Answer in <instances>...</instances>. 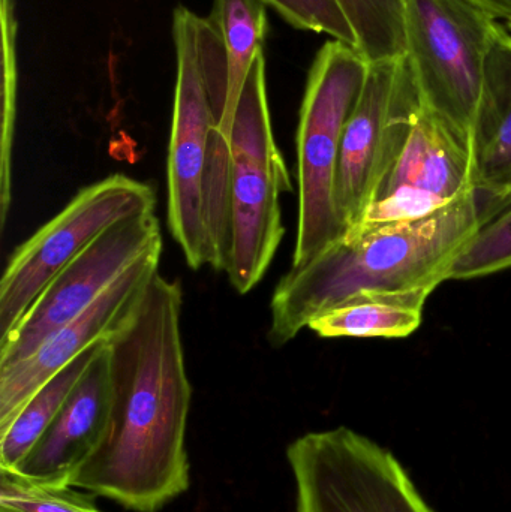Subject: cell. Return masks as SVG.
<instances>
[{
    "mask_svg": "<svg viewBox=\"0 0 511 512\" xmlns=\"http://www.w3.org/2000/svg\"><path fill=\"white\" fill-rule=\"evenodd\" d=\"M155 209L153 186L125 174L81 189L9 258L0 280V340L20 324L48 283L102 233Z\"/></svg>",
    "mask_w": 511,
    "mask_h": 512,
    "instance_id": "ba28073f",
    "label": "cell"
},
{
    "mask_svg": "<svg viewBox=\"0 0 511 512\" xmlns=\"http://www.w3.org/2000/svg\"><path fill=\"white\" fill-rule=\"evenodd\" d=\"M504 26H506L507 30H509V32L511 33V20L507 21V23H504Z\"/></svg>",
    "mask_w": 511,
    "mask_h": 512,
    "instance_id": "484cf974",
    "label": "cell"
},
{
    "mask_svg": "<svg viewBox=\"0 0 511 512\" xmlns=\"http://www.w3.org/2000/svg\"><path fill=\"white\" fill-rule=\"evenodd\" d=\"M108 342L101 346L44 435L11 472L35 483L71 486L72 478L93 456L107 429L111 400Z\"/></svg>",
    "mask_w": 511,
    "mask_h": 512,
    "instance_id": "7c38bea8",
    "label": "cell"
},
{
    "mask_svg": "<svg viewBox=\"0 0 511 512\" xmlns=\"http://www.w3.org/2000/svg\"><path fill=\"white\" fill-rule=\"evenodd\" d=\"M434 286L353 295L312 319L308 328L320 337H408L420 327Z\"/></svg>",
    "mask_w": 511,
    "mask_h": 512,
    "instance_id": "9a60e30c",
    "label": "cell"
},
{
    "mask_svg": "<svg viewBox=\"0 0 511 512\" xmlns=\"http://www.w3.org/2000/svg\"><path fill=\"white\" fill-rule=\"evenodd\" d=\"M176 89L167 164V219L171 236L192 270L215 264L206 215V179L215 111L224 113L225 56L210 18L186 6L173 12Z\"/></svg>",
    "mask_w": 511,
    "mask_h": 512,
    "instance_id": "3957f363",
    "label": "cell"
},
{
    "mask_svg": "<svg viewBox=\"0 0 511 512\" xmlns=\"http://www.w3.org/2000/svg\"><path fill=\"white\" fill-rule=\"evenodd\" d=\"M476 177L474 141L420 104L387 162L374 201L399 188L453 201L477 191Z\"/></svg>",
    "mask_w": 511,
    "mask_h": 512,
    "instance_id": "4fadbf2b",
    "label": "cell"
},
{
    "mask_svg": "<svg viewBox=\"0 0 511 512\" xmlns=\"http://www.w3.org/2000/svg\"><path fill=\"white\" fill-rule=\"evenodd\" d=\"M456 200V198H455ZM452 201L431 192L414 188H399L375 200L366 209L365 215L350 231L368 230L383 225L401 224L426 218L446 207ZM347 231V233H350ZM345 233V234H347Z\"/></svg>",
    "mask_w": 511,
    "mask_h": 512,
    "instance_id": "7402d4cb",
    "label": "cell"
},
{
    "mask_svg": "<svg viewBox=\"0 0 511 512\" xmlns=\"http://www.w3.org/2000/svg\"><path fill=\"white\" fill-rule=\"evenodd\" d=\"M368 71L363 54L338 39L320 48L309 69L296 138L299 218L293 268L345 234L336 206L339 152Z\"/></svg>",
    "mask_w": 511,
    "mask_h": 512,
    "instance_id": "277c9868",
    "label": "cell"
},
{
    "mask_svg": "<svg viewBox=\"0 0 511 512\" xmlns=\"http://www.w3.org/2000/svg\"><path fill=\"white\" fill-rule=\"evenodd\" d=\"M263 0H215L210 21L221 36L225 56V108L218 132L230 143L243 87L258 54L263 53L267 14Z\"/></svg>",
    "mask_w": 511,
    "mask_h": 512,
    "instance_id": "2e32d148",
    "label": "cell"
},
{
    "mask_svg": "<svg viewBox=\"0 0 511 512\" xmlns=\"http://www.w3.org/2000/svg\"><path fill=\"white\" fill-rule=\"evenodd\" d=\"M473 2L491 12L501 23L511 20V0H473Z\"/></svg>",
    "mask_w": 511,
    "mask_h": 512,
    "instance_id": "cb8c5ba5",
    "label": "cell"
},
{
    "mask_svg": "<svg viewBox=\"0 0 511 512\" xmlns=\"http://www.w3.org/2000/svg\"><path fill=\"white\" fill-rule=\"evenodd\" d=\"M228 146L230 242L225 271L233 288L243 295L261 282L278 252L285 234L281 198L293 191L273 135L264 51L243 87Z\"/></svg>",
    "mask_w": 511,
    "mask_h": 512,
    "instance_id": "5b68a950",
    "label": "cell"
},
{
    "mask_svg": "<svg viewBox=\"0 0 511 512\" xmlns=\"http://www.w3.org/2000/svg\"><path fill=\"white\" fill-rule=\"evenodd\" d=\"M74 486L35 483L0 469V512H102Z\"/></svg>",
    "mask_w": 511,
    "mask_h": 512,
    "instance_id": "44dd1931",
    "label": "cell"
},
{
    "mask_svg": "<svg viewBox=\"0 0 511 512\" xmlns=\"http://www.w3.org/2000/svg\"><path fill=\"white\" fill-rule=\"evenodd\" d=\"M420 98L407 54L369 63L359 101L345 125L336 206L345 233L359 224Z\"/></svg>",
    "mask_w": 511,
    "mask_h": 512,
    "instance_id": "9c48e42d",
    "label": "cell"
},
{
    "mask_svg": "<svg viewBox=\"0 0 511 512\" xmlns=\"http://www.w3.org/2000/svg\"><path fill=\"white\" fill-rule=\"evenodd\" d=\"M161 248V224L155 212L108 228L48 283L20 324L0 340V369L32 355L89 309L141 256Z\"/></svg>",
    "mask_w": 511,
    "mask_h": 512,
    "instance_id": "30bf717a",
    "label": "cell"
},
{
    "mask_svg": "<svg viewBox=\"0 0 511 512\" xmlns=\"http://www.w3.org/2000/svg\"><path fill=\"white\" fill-rule=\"evenodd\" d=\"M511 268V201L480 225L447 280H468Z\"/></svg>",
    "mask_w": 511,
    "mask_h": 512,
    "instance_id": "ffe728a7",
    "label": "cell"
},
{
    "mask_svg": "<svg viewBox=\"0 0 511 512\" xmlns=\"http://www.w3.org/2000/svg\"><path fill=\"white\" fill-rule=\"evenodd\" d=\"M287 459L296 512H435L393 453L348 427L306 433Z\"/></svg>",
    "mask_w": 511,
    "mask_h": 512,
    "instance_id": "52a82bcc",
    "label": "cell"
},
{
    "mask_svg": "<svg viewBox=\"0 0 511 512\" xmlns=\"http://www.w3.org/2000/svg\"><path fill=\"white\" fill-rule=\"evenodd\" d=\"M2 158H0V221L2 227L8 218L11 204V155L14 140L15 111H17V18L15 0H2Z\"/></svg>",
    "mask_w": 511,
    "mask_h": 512,
    "instance_id": "d6986e66",
    "label": "cell"
},
{
    "mask_svg": "<svg viewBox=\"0 0 511 512\" xmlns=\"http://www.w3.org/2000/svg\"><path fill=\"white\" fill-rule=\"evenodd\" d=\"M404 24L420 104L474 141L486 62L503 23L473 0H405Z\"/></svg>",
    "mask_w": 511,
    "mask_h": 512,
    "instance_id": "8992f818",
    "label": "cell"
},
{
    "mask_svg": "<svg viewBox=\"0 0 511 512\" xmlns=\"http://www.w3.org/2000/svg\"><path fill=\"white\" fill-rule=\"evenodd\" d=\"M480 225L479 194L470 189L426 218L344 234L279 280L269 342L287 345L312 319L362 292L438 288Z\"/></svg>",
    "mask_w": 511,
    "mask_h": 512,
    "instance_id": "7a4b0ae2",
    "label": "cell"
},
{
    "mask_svg": "<svg viewBox=\"0 0 511 512\" xmlns=\"http://www.w3.org/2000/svg\"><path fill=\"white\" fill-rule=\"evenodd\" d=\"M509 201H511V189L503 198H500V200L494 201V203L491 204H485V206H480V218H482V222L491 218L494 213H497L501 207L506 206Z\"/></svg>",
    "mask_w": 511,
    "mask_h": 512,
    "instance_id": "d4e9b609",
    "label": "cell"
},
{
    "mask_svg": "<svg viewBox=\"0 0 511 512\" xmlns=\"http://www.w3.org/2000/svg\"><path fill=\"white\" fill-rule=\"evenodd\" d=\"M108 342V340H105ZM105 342L96 343L92 348L75 358L71 364L42 385L29 402L15 415L14 420L0 430V469L15 471L36 442L44 435L51 421L56 418L81 376L89 369L93 358Z\"/></svg>",
    "mask_w": 511,
    "mask_h": 512,
    "instance_id": "e0dca14e",
    "label": "cell"
},
{
    "mask_svg": "<svg viewBox=\"0 0 511 512\" xmlns=\"http://www.w3.org/2000/svg\"><path fill=\"white\" fill-rule=\"evenodd\" d=\"M288 24L300 30L326 33L356 47V36L336 0H263Z\"/></svg>",
    "mask_w": 511,
    "mask_h": 512,
    "instance_id": "603a6c76",
    "label": "cell"
},
{
    "mask_svg": "<svg viewBox=\"0 0 511 512\" xmlns=\"http://www.w3.org/2000/svg\"><path fill=\"white\" fill-rule=\"evenodd\" d=\"M369 63L405 54V0H336Z\"/></svg>",
    "mask_w": 511,
    "mask_h": 512,
    "instance_id": "ac0fdd59",
    "label": "cell"
},
{
    "mask_svg": "<svg viewBox=\"0 0 511 512\" xmlns=\"http://www.w3.org/2000/svg\"><path fill=\"white\" fill-rule=\"evenodd\" d=\"M182 301L179 280L156 273L134 316L108 342L107 429L71 486L126 510L158 512L191 483L185 438L192 388Z\"/></svg>",
    "mask_w": 511,
    "mask_h": 512,
    "instance_id": "6da1fadb",
    "label": "cell"
},
{
    "mask_svg": "<svg viewBox=\"0 0 511 512\" xmlns=\"http://www.w3.org/2000/svg\"><path fill=\"white\" fill-rule=\"evenodd\" d=\"M161 254L162 248L141 256L89 309L56 331L32 355L0 369V430L60 370L123 330L159 273Z\"/></svg>",
    "mask_w": 511,
    "mask_h": 512,
    "instance_id": "8fae6325",
    "label": "cell"
},
{
    "mask_svg": "<svg viewBox=\"0 0 511 512\" xmlns=\"http://www.w3.org/2000/svg\"><path fill=\"white\" fill-rule=\"evenodd\" d=\"M474 153L477 194L494 203L511 189V33L504 23L486 62Z\"/></svg>",
    "mask_w": 511,
    "mask_h": 512,
    "instance_id": "5bb4252c",
    "label": "cell"
}]
</instances>
